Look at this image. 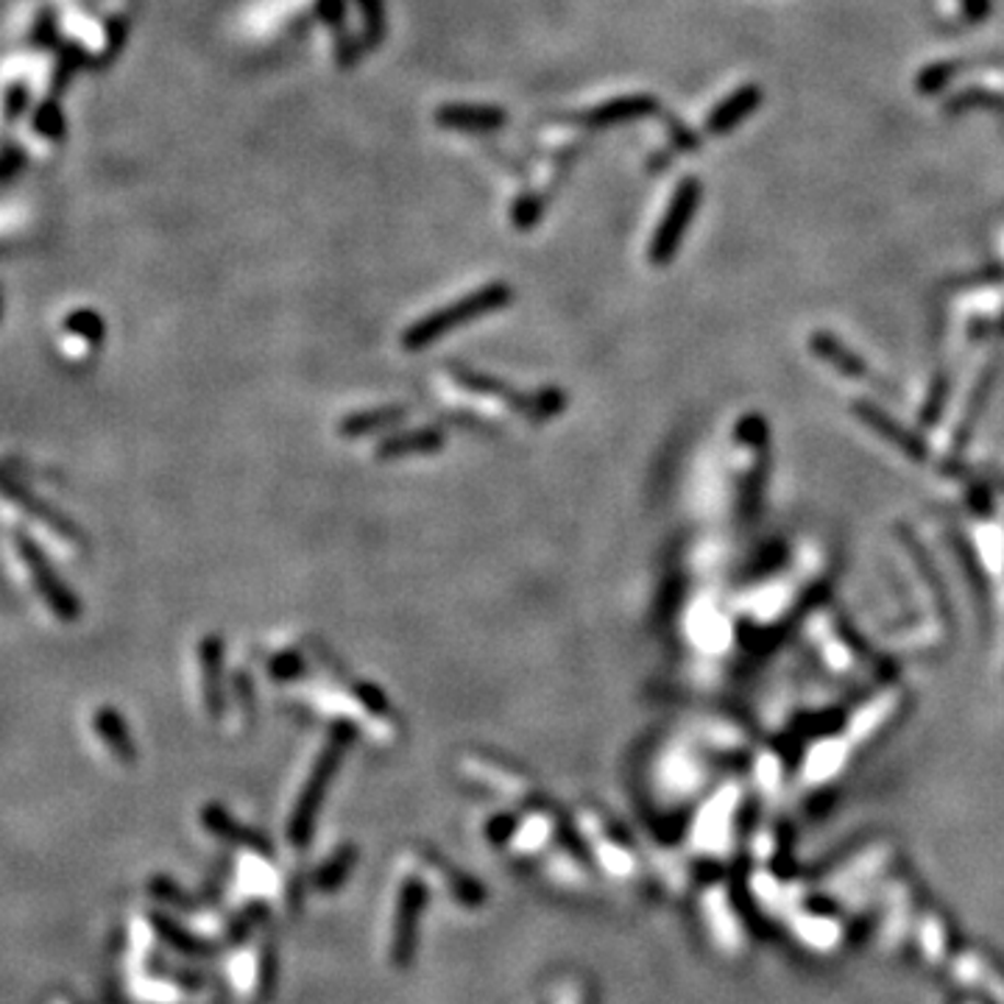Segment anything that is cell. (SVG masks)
<instances>
[{"label": "cell", "instance_id": "cell-1", "mask_svg": "<svg viewBox=\"0 0 1004 1004\" xmlns=\"http://www.w3.org/2000/svg\"><path fill=\"white\" fill-rule=\"evenodd\" d=\"M514 296V290L505 285V282H491V285H483L475 294L464 296V299L453 301V305L442 307V310L430 312L427 319H419L417 324L408 327V332L402 335V346L408 352H419L433 346L435 341H442L447 338L449 332L458 330L464 324H472V321L483 319L489 312L500 310L505 307Z\"/></svg>", "mask_w": 1004, "mask_h": 1004}, {"label": "cell", "instance_id": "cell-2", "mask_svg": "<svg viewBox=\"0 0 1004 1004\" xmlns=\"http://www.w3.org/2000/svg\"><path fill=\"white\" fill-rule=\"evenodd\" d=\"M14 550H18L20 563L28 570L31 583L37 589V594L43 597V603L48 606V612L54 614L61 623H76L81 617V601L79 594L61 581V575L56 572V567L50 563V558L45 556L43 547L31 539L28 533H14Z\"/></svg>", "mask_w": 1004, "mask_h": 1004}, {"label": "cell", "instance_id": "cell-3", "mask_svg": "<svg viewBox=\"0 0 1004 1004\" xmlns=\"http://www.w3.org/2000/svg\"><path fill=\"white\" fill-rule=\"evenodd\" d=\"M352 740H355V729H352L350 723H338L335 729L330 731L327 748L321 751L316 767H312L310 778H307L305 792H301V798H299V807H296V814H294L296 837H305V834L310 832V823L316 821V812H319V807H321V798H324L327 784H330L332 773H335L338 765H341L343 753H346V748L352 745Z\"/></svg>", "mask_w": 1004, "mask_h": 1004}, {"label": "cell", "instance_id": "cell-4", "mask_svg": "<svg viewBox=\"0 0 1004 1004\" xmlns=\"http://www.w3.org/2000/svg\"><path fill=\"white\" fill-rule=\"evenodd\" d=\"M700 193H704V187H700L695 176H684L678 182L673 198H670L668 213H664L662 224H659L653 235V243H650V260L655 265L673 260V254L678 251L681 238H684L686 227H689L695 209L700 204Z\"/></svg>", "mask_w": 1004, "mask_h": 1004}, {"label": "cell", "instance_id": "cell-5", "mask_svg": "<svg viewBox=\"0 0 1004 1004\" xmlns=\"http://www.w3.org/2000/svg\"><path fill=\"white\" fill-rule=\"evenodd\" d=\"M762 101H765V90H762L760 84L737 87L731 95H726V99L709 112V117H706V123H704L706 135H711V137L729 135L731 129H737L740 123H745L753 112L760 110Z\"/></svg>", "mask_w": 1004, "mask_h": 1004}, {"label": "cell", "instance_id": "cell-6", "mask_svg": "<svg viewBox=\"0 0 1004 1004\" xmlns=\"http://www.w3.org/2000/svg\"><path fill=\"white\" fill-rule=\"evenodd\" d=\"M0 494L7 497V500H12L14 505H20V509L28 511V514L34 516V520H39L43 525H48L50 530L59 533L61 539H79V536H81L79 527H76L73 522L68 520V516H61L59 511L50 509L48 502L34 500V497L28 494V489H23V486H20L18 480L7 478V475H0Z\"/></svg>", "mask_w": 1004, "mask_h": 1004}, {"label": "cell", "instance_id": "cell-7", "mask_svg": "<svg viewBox=\"0 0 1004 1004\" xmlns=\"http://www.w3.org/2000/svg\"><path fill=\"white\" fill-rule=\"evenodd\" d=\"M198 659H202V673H204V706L213 717H221L227 709V698H224V644L218 637H207L198 644Z\"/></svg>", "mask_w": 1004, "mask_h": 1004}, {"label": "cell", "instance_id": "cell-8", "mask_svg": "<svg viewBox=\"0 0 1004 1004\" xmlns=\"http://www.w3.org/2000/svg\"><path fill=\"white\" fill-rule=\"evenodd\" d=\"M92 726H95V734L101 737V742H104V745L115 753L123 765H135L137 762L135 737H132L129 726H126V720H123V715L115 709V706H101V709L95 711V717H92Z\"/></svg>", "mask_w": 1004, "mask_h": 1004}, {"label": "cell", "instance_id": "cell-9", "mask_svg": "<svg viewBox=\"0 0 1004 1004\" xmlns=\"http://www.w3.org/2000/svg\"><path fill=\"white\" fill-rule=\"evenodd\" d=\"M435 121L460 132H491L505 123V112L486 104H449L438 110Z\"/></svg>", "mask_w": 1004, "mask_h": 1004}, {"label": "cell", "instance_id": "cell-10", "mask_svg": "<svg viewBox=\"0 0 1004 1004\" xmlns=\"http://www.w3.org/2000/svg\"><path fill=\"white\" fill-rule=\"evenodd\" d=\"M444 447V433L435 427L424 430H404V433L391 435L377 447V458L393 460L408 458V455H430Z\"/></svg>", "mask_w": 1004, "mask_h": 1004}, {"label": "cell", "instance_id": "cell-11", "mask_svg": "<svg viewBox=\"0 0 1004 1004\" xmlns=\"http://www.w3.org/2000/svg\"><path fill=\"white\" fill-rule=\"evenodd\" d=\"M655 112H659V101L653 95H623V99H612L608 104L594 106L586 121L592 126H612V123L637 121V117L655 115Z\"/></svg>", "mask_w": 1004, "mask_h": 1004}, {"label": "cell", "instance_id": "cell-12", "mask_svg": "<svg viewBox=\"0 0 1004 1004\" xmlns=\"http://www.w3.org/2000/svg\"><path fill=\"white\" fill-rule=\"evenodd\" d=\"M404 417H408L404 408H374V411L352 413L350 419H343L341 435H346V438H357V435H368L380 427H391V424H397L399 419H404Z\"/></svg>", "mask_w": 1004, "mask_h": 1004}, {"label": "cell", "instance_id": "cell-13", "mask_svg": "<svg viewBox=\"0 0 1004 1004\" xmlns=\"http://www.w3.org/2000/svg\"><path fill=\"white\" fill-rule=\"evenodd\" d=\"M61 327H65V332H70L73 338H79V341L90 343V346H99L106 335L104 319H101L95 310H90V307H79V310L70 312Z\"/></svg>", "mask_w": 1004, "mask_h": 1004}, {"label": "cell", "instance_id": "cell-14", "mask_svg": "<svg viewBox=\"0 0 1004 1004\" xmlns=\"http://www.w3.org/2000/svg\"><path fill=\"white\" fill-rule=\"evenodd\" d=\"M962 70V61L957 59H944V61H932L926 65L924 70L915 79V87H919L921 95H940L946 87L955 81V76Z\"/></svg>", "mask_w": 1004, "mask_h": 1004}, {"label": "cell", "instance_id": "cell-15", "mask_svg": "<svg viewBox=\"0 0 1004 1004\" xmlns=\"http://www.w3.org/2000/svg\"><path fill=\"white\" fill-rule=\"evenodd\" d=\"M511 404H516L527 419L541 422V419H550L563 411V393L556 391V388H545V391L530 393V397H516V402Z\"/></svg>", "mask_w": 1004, "mask_h": 1004}, {"label": "cell", "instance_id": "cell-16", "mask_svg": "<svg viewBox=\"0 0 1004 1004\" xmlns=\"http://www.w3.org/2000/svg\"><path fill=\"white\" fill-rule=\"evenodd\" d=\"M968 106H1004V95H996L991 90H980V87H968V90H960L955 99L946 104V112L955 115L957 110H968Z\"/></svg>", "mask_w": 1004, "mask_h": 1004}, {"label": "cell", "instance_id": "cell-17", "mask_svg": "<svg viewBox=\"0 0 1004 1004\" xmlns=\"http://www.w3.org/2000/svg\"><path fill=\"white\" fill-rule=\"evenodd\" d=\"M539 215H541V198L527 196V198H522L514 209H511V221H514L520 229H530L533 224L539 221Z\"/></svg>", "mask_w": 1004, "mask_h": 1004}, {"label": "cell", "instance_id": "cell-18", "mask_svg": "<svg viewBox=\"0 0 1004 1004\" xmlns=\"http://www.w3.org/2000/svg\"><path fill=\"white\" fill-rule=\"evenodd\" d=\"M37 129L43 132L45 137H61V132H65V117H61V112H59V106H54V104H45L43 110L37 112Z\"/></svg>", "mask_w": 1004, "mask_h": 1004}, {"label": "cell", "instance_id": "cell-19", "mask_svg": "<svg viewBox=\"0 0 1004 1004\" xmlns=\"http://www.w3.org/2000/svg\"><path fill=\"white\" fill-rule=\"evenodd\" d=\"M993 0H960V14L968 25H980L991 18Z\"/></svg>", "mask_w": 1004, "mask_h": 1004}, {"label": "cell", "instance_id": "cell-20", "mask_svg": "<svg viewBox=\"0 0 1004 1004\" xmlns=\"http://www.w3.org/2000/svg\"><path fill=\"white\" fill-rule=\"evenodd\" d=\"M363 18H366L368 39L383 37V3L380 0H361Z\"/></svg>", "mask_w": 1004, "mask_h": 1004}, {"label": "cell", "instance_id": "cell-21", "mask_svg": "<svg viewBox=\"0 0 1004 1004\" xmlns=\"http://www.w3.org/2000/svg\"><path fill=\"white\" fill-rule=\"evenodd\" d=\"M670 132H673V140L678 148H686V151H695V148H700V137L695 135V132L686 129L684 123L670 121Z\"/></svg>", "mask_w": 1004, "mask_h": 1004}, {"label": "cell", "instance_id": "cell-22", "mask_svg": "<svg viewBox=\"0 0 1004 1004\" xmlns=\"http://www.w3.org/2000/svg\"><path fill=\"white\" fill-rule=\"evenodd\" d=\"M301 670V659L296 653H285L279 655L274 662V675L276 678H296Z\"/></svg>", "mask_w": 1004, "mask_h": 1004}, {"label": "cell", "instance_id": "cell-23", "mask_svg": "<svg viewBox=\"0 0 1004 1004\" xmlns=\"http://www.w3.org/2000/svg\"><path fill=\"white\" fill-rule=\"evenodd\" d=\"M321 14H324V20L330 25H341V20H343V3L341 0H321Z\"/></svg>", "mask_w": 1004, "mask_h": 1004}, {"label": "cell", "instance_id": "cell-24", "mask_svg": "<svg viewBox=\"0 0 1004 1004\" xmlns=\"http://www.w3.org/2000/svg\"><path fill=\"white\" fill-rule=\"evenodd\" d=\"M3 307H7V296H3V288H0V321H3Z\"/></svg>", "mask_w": 1004, "mask_h": 1004}]
</instances>
